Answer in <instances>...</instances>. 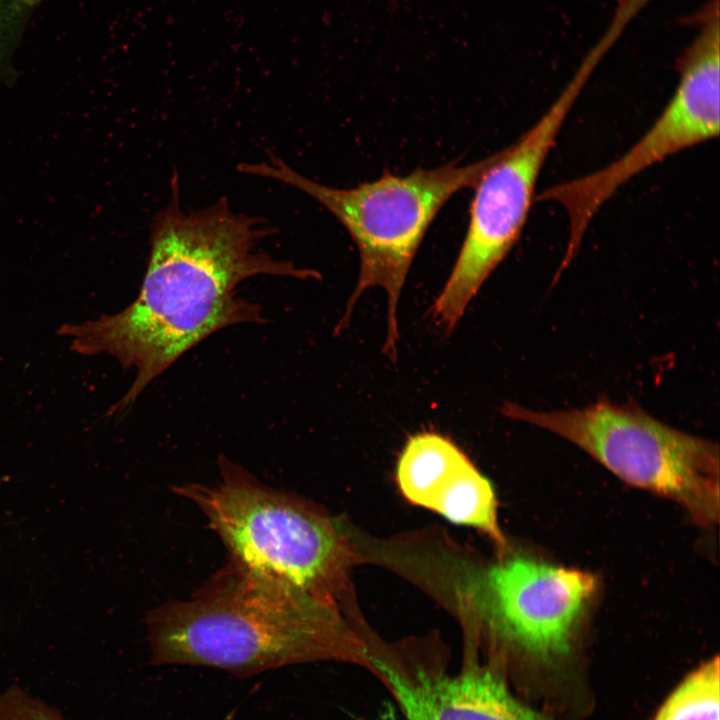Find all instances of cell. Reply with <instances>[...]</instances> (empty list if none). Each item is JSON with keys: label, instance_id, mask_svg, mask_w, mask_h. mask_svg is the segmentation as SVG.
I'll return each instance as SVG.
<instances>
[{"label": "cell", "instance_id": "3", "mask_svg": "<svg viewBox=\"0 0 720 720\" xmlns=\"http://www.w3.org/2000/svg\"><path fill=\"white\" fill-rule=\"evenodd\" d=\"M496 153L464 166L452 161L405 176L388 170L376 180L352 188H334L311 180L270 154L267 161L241 163L239 171L293 186L314 198L342 224L355 242L359 277L338 329L345 327L361 294L381 287L387 294L384 352L396 355L397 304L415 255L442 207L457 192L473 187Z\"/></svg>", "mask_w": 720, "mask_h": 720}, {"label": "cell", "instance_id": "9", "mask_svg": "<svg viewBox=\"0 0 720 720\" xmlns=\"http://www.w3.org/2000/svg\"><path fill=\"white\" fill-rule=\"evenodd\" d=\"M368 671L405 720H545L510 692L494 664L464 660L452 674L440 660L368 643Z\"/></svg>", "mask_w": 720, "mask_h": 720}, {"label": "cell", "instance_id": "2", "mask_svg": "<svg viewBox=\"0 0 720 720\" xmlns=\"http://www.w3.org/2000/svg\"><path fill=\"white\" fill-rule=\"evenodd\" d=\"M154 663L250 675L333 661L368 668L367 647L336 603L230 561L192 598L148 617Z\"/></svg>", "mask_w": 720, "mask_h": 720}, {"label": "cell", "instance_id": "6", "mask_svg": "<svg viewBox=\"0 0 720 720\" xmlns=\"http://www.w3.org/2000/svg\"><path fill=\"white\" fill-rule=\"evenodd\" d=\"M690 19L696 33L677 58V86L653 125L617 160L536 196L560 204L567 214L561 270L576 255L596 213L621 186L669 156L719 135V0L707 1Z\"/></svg>", "mask_w": 720, "mask_h": 720}, {"label": "cell", "instance_id": "12", "mask_svg": "<svg viewBox=\"0 0 720 720\" xmlns=\"http://www.w3.org/2000/svg\"><path fill=\"white\" fill-rule=\"evenodd\" d=\"M0 720H62L44 704L16 691L0 694Z\"/></svg>", "mask_w": 720, "mask_h": 720}, {"label": "cell", "instance_id": "13", "mask_svg": "<svg viewBox=\"0 0 720 720\" xmlns=\"http://www.w3.org/2000/svg\"><path fill=\"white\" fill-rule=\"evenodd\" d=\"M13 0H0V53L4 47L7 31L11 27V19L15 17L17 11L16 3L10 5Z\"/></svg>", "mask_w": 720, "mask_h": 720}, {"label": "cell", "instance_id": "1", "mask_svg": "<svg viewBox=\"0 0 720 720\" xmlns=\"http://www.w3.org/2000/svg\"><path fill=\"white\" fill-rule=\"evenodd\" d=\"M274 233L258 217L235 213L227 199L184 212L178 175L171 200L152 220L150 252L138 296L127 307L95 320L64 324L85 356L106 353L135 379L109 410L121 412L188 350L211 334L239 323H263L261 307L236 296V287L257 275L319 278L316 271L256 251Z\"/></svg>", "mask_w": 720, "mask_h": 720}, {"label": "cell", "instance_id": "5", "mask_svg": "<svg viewBox=\"0 0 720 720\" xmlns=\"http://www.w3.org/2000/svg\"><path fill=\"white\" fill-rule=\"evenodd\" d=\"M503 413L576 444L623 481L669 498L699 525L718 522L719 448L676 430L633 404L598 401L581 409Z\"/></svg>", "mask_w": 720, "mask_h": 720}, {"label": "cell", "instance_id": "10", "mask_svg": "<svg viewBox=\"0 0 720 720\" xmlns=\"http://www.w3.org/2000/svg\"><path fill=\"white\" fill-rule=\"evenodd\" d=\"M403 496L448 521L493 533L497 501L491 482L448 437L425 431L406 442L396 466Z\"/></svg>", "mask_w": 720, "mask_h": 720}, {"label": "cell", "instance_id": "4", "mask_svg": "<svg viewBox=\"0 0 720 720\" xmlns=\"http://www.w3.org/2000/svg\"><path fill=\"white\" fill-rule=\"evenodd\" d=\"M213 486L176 492L207 518L241 567L335 602L355 555L336 524L313 505L269 488L223 458Z\"/></svg>", "mask_w": 720, "mask_h": 720}, {"label": "cell", "instance_id": "11", "mask_svg": "<svg viewBox=\"0 0 720 720\" xmlns=\"http://www.w3.org/2000/svg\"><path fill=\"white\" fill-rule=\"evenodd\" d=\"M655 720H719V658L690 674L666 700Z\"/></svg>", "mask_w": 720, "mask_h": 720}, {"label": "cell", "instance_id": "7", "mask_svg": "<svg viewBox=\"0 0 720 720\" xmlns=\"http://www.w3.org/2000/svg\"><path fill=\"white\" fill-rule=\"evenodd\" d=\"M582 92L571 80L541 118L499 151L474 184L466 233L432 313L449 333L480 287L518 242L544 163Z\"/></svg>", "mask_w": 720, "mask_h": 720}, {"label": "cell", "instance_id": "8", "mask_svg": "<svg viewBox=\"0 0 720 720\" xmlns=\"http://www.w3.org/2000/svg\"><path fill=\"white\" fill-rule=\"evenodd\" d=\"M595 589L589 573L515 556L488 568L473 593L498 639L550 659L569 650Z\"/></svg>", "mask_w": 720, "mask_h": 720}]
</instances>
